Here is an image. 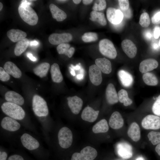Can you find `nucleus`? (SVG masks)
<instances>
[{"label": "nucleus", "instance_id": "50", "mask_svg": "<svg viewBox=\"0 0 160 160\" xmlns=\"http://www.w3.org/2000/svg\"><path fill=\"white\" fill-rule=\"evenodd\" d=\"M155 150L158 154L160 156V143L158 144L156 146Z\"/></svg>", "mask_w": 160, "mask_h": 160}, {"label": "nucleus", "instance_id": "44", "mask_svg": "<svg viewBox=\"0 0 160 160\" xmlns=\"http://www.w3.org/2000/svg\"><path fill=\"white\" fill-rule=\"evenodd\" d=\"M8 160H24V159L21 156L15 154L10 156Z\"/></svg>", "mask_w": 160, "mask_h": 160}, {"label": "nucleus", "instance_id": "57", "mask_svg": "<svg viewBox=\"0 0 160 160\" xmlns=\"http://www.w3.org/2000/svg\"><path fill=\"white\" fill-rule=\"evenodd\" d=\"M3 7V4H2L0 2V10L1 11L2 9V7Z\"/></svg>", "mask_w": 160, "mask_h": 160}, {"label": "nucleus", "instance_id": "47", "mask_svg": "<svg viewBox=\"0 0 160 160\" xmlns=\"http://www.w3.org/2000/svg\"><path fill=\"white\" fill-rule=\"evenodd\" d=\"M7 154L5 152H1L0 153V160H6Z\"/></svg>", "mask_w": 160, "mask_h": 160}, {"label": "nucleus", "instance_id": "2", "mask_svg": "<svg viewBox=\"0 0 160 160\" xmlns=\"http://www.w3.org/2000/svg\"><path fill=\"white\" fill-rule=\"evenodd\" d=\"M2 111L9 117L15 119L21 120L25 116V113L23 108L19 105L7 102L1 106Z\"/></svg>", "mask_w": 160, "mask_h": 160}, {"label": "nucleus", "instance_id": "35", "mask_svg": "<svg viewBox=\"0 0 160 160\" xmlns=\"http://www.w3.org/2000/svg\"><path fill=\"white\" fill-rule=\"evenodd\" d=\"M148 137L153 145L160 143V132L151 131L148 133Z\"/></svg>", "mask_w": 160, "mask_h": 160}, {"label": "nucleus", "instance_id": "25", "mask_svg": "<svg viewBox=\"0 0 160 160\" xmlns=\"http://www.w3.org/2000/svg\"><path fill=\"white\" fill-rule=\"evenodd\" d=\"M7 35L12 42H18L25 38L27 36L26 33L19 29H11L8 31Z\"/></svg>", "mask_w": 160, "mask_h": 160}, {"label": "nucleus", "instance_id": "8", "mask_svg": "<svg viewBox=\"0 0 160 160\" xmlns=\"http://www.w3.org/2000/svg\"><path fill=\"white\" fill-rule=\"evenodd\" d=\"M106 16L110 23L114 25H117L121 22L123 15L120 10L110 7L107 10Z\"/></svg>", "mask_w": 160, "mask_h": 160}, {"label": "nucleus", "instance_id": "39", "mask_svg": "<svg viewBox=\"0 0 160 160\" xmlns=\"http://www.w3.org/2000/svg\"><path fill=\"white\" fill-rule=\"evenodd\" d=\"M152 110L155 115L160 116V95L158 96L153 103L152 107Z\"/></svg>", "mask_w": 160, "mask_h": 160}, {"label": "nucleus", "instance_id": "54", "mask_svg": "<svg viewBox=\"0 0 160 160\" xmlns=\"http://www.w3.org/2000/svg\"><path fill=\"white\" fill-rule=\"evenodd\" d=\"M69 68L70 69V73L71 75L73 76H75L76 73L74 69L71 67H70Z\"/></svg>", "mask_w": 160, "mask_h": 160}, {"label": "nucleus", "instance_id": "6", "mask_svg": "<svg viewBox=\"0 0 160 160\" xmlns=\"http://www.w3.org/2000/svg\"><path fill=\"white\" fill-rule=\"evenodd\" d=\"M141 125L145 129H159L160 128V117L157 116L148 115L143 119Z\"/></svg>", "mask_w": 160, "mask_h": 160}, {"label": "nucleus", "instance_id": "33", "mask_svg": "<svg viewBox=\"0 0 160 160\" xmlns=\"http://www.w3.org/2000/svg\"><path fill=\"white\" fill-rule=\"evenodd\" d=\"M142 78L144 83L148 85L154 86L158 84L157 78L152 73L148 72L145 73L143 75Z\"/></svg>", "mask_w": 160, "mask_h": 160}, {"label": "nucleus", "instance_id": "48", "mask_svg": "<svg viewBox=\"0 0 160 160\" xmlns=\"http://www.w3.org/2000/svg\"><path fill=\"white\" fill-rule=\"evenodd\" d=\"M39 42L35 40L30 41L29 44L31 47H36L39 45Z\"/></svg>", "mask_w": 160, "mask_h": 160}, {"label": "nucleus", "instance_id": "41", "mask_svg": "<svg viewBox=\"0 0 160 160\" xmlns=\"http://www.w3.org/2000/svg\"><path fill=\"white\" fill-rule=\"evenodd\" d=\"M119 5L121 9L124 11L127 10L129 7V2L127 0H119Z\"/></svg>", "mask_w": 160, "mask_h": 160}, {"label": "nucleus", "instance_id": "14", "mask_svg": "<svg viewBox=\"0 0 160 160\" xmlns=\"http://www.w3.org/2000/svg\"><path fill=\"white\" fill-rule=\"evenodd\" d=\"M121 47L123 50L127 55L130 58H133L137 53V48L131 40L126 39L121 42Z\"/></svg>", "mask_w": 160, "mask_h": 160}, {"label": "nucleus", "instance_id": "10", "mask_svg": "<svg viewBox=\"0 0 160 160\" xmlns=\"http://www.w3.org/2000/svg\"><path fill=\"white\" fill-rule=\"evenodd\" d=\"M20 140L23 145L28 150H34L39 147L38 141L28 134H23L21 137Z\"/></svg>", "mask_w": 160, "mask_h": 160}, {"label": "nucleus", "instance_id": "26", "mask_svg": "<svg viewBox=\"0 0 160 160\" xmlns=\"http://www.w3.org/2000/svg\"><path fill=\"white\" fill-rule=\"evenodd\" d=\"M49 7L53 18L57 21H62L66 18V13L54 4H50Z\"/></svg>", "mask_w": 160, "mask_h": 160}, {"label": "nucleus", "instance_id": "59", "mask_svg": "<svg viewBox=\"0 0 160 160\" xmlns=\"http://www.w3.org/2000/svg\"><path fill=\"white\" fill-rule=\"evenodd\" d=\"M57 1L58 2H65L68 1L65 0H57Z\"/></svg>", "mask_w": 160, "mask_h": 160}, {"label": "nucleus", "instance_id": "5", "mask_svg": "<svg viewBox=\"0 0 160 160\" xmlns=\"http://www.w3.org/2000/svg\"><path fill=\"white\" fill-rule=\"evenodd\" d=\"M58 137L60 146L63 148H67L71 145L73 142V134L68 127H64L59 131Z\"/></svg>", "mask_w": 160, "mask_h": 160}, {"label": "nucleus", "instance_id": "15", "mask_svg": "<svg viewBox=\"0 0 160 160\" xmlns=\"http://www.w3.org/2000/svg\"><path fill=\"white\" fill-rule=\"evenodd\" d=\"M105 96L106 100L110 104H115L119 101L118 94L113 84L110 83L108 85L106 89Z\"/></svg>", "mask_w": 160, "mask_h": 160}, {"label": "nucleus", "instance_id": "23", "mask_svg": "<svg viewBox=\"0 0 160 160\" xmlns=\"http://www.w3.org/2000/svg\"><path fill=\"white\" fill-rule=\"evenodd\" d=\"M80 154L81 160H93L97 156V152L93 148L87 146L81 151Z\"/></svg>", "mask_w": 160, "mask_h": 160}, {"label": "nucleus", "instance_id": "32", "mask_svg": "<svg viewBox=\"0 0 160 160\" xmlns=\"http://www.w3.org/2000/svg\"><path fill=\"white\" fill-rule=\"evenodd\" d=\"M90 15L89 19L91 20L96 21L102 26L106 25L107 22L103 13L94 10L91 12Z\"/></svg>", "mask_w": 160, "mask_h": 160}, {"label": "nucleus", "instance_id": "27", "mask_svg": "<svg viewBox=\"0 0 160 160\" xmlns=\"http://www.w3.org/2000/svg\"><path fill=\"white\" fill-rule=\"evenodd\" d=\"M50 73L52 79L54 82L60 83L62 81L63 76L57 64L54 63L51 65Z\"/></svg>", "mask_w": 160, "mask_h": 160}, {"label": "nucleus", "instance_id": "36", "mask_svg": "<svg viewBox=\"0 0 160 160\" xmlns=\"http://www.w3.org/2000/svg\"><path fill=\"white\" fill-rule=\"evenodd\" d=\"M82 40L85 42L95 41L98 39L97 34L95 32H88L85 33L82 36Z\"/></svg>", "mask_w": 160, "mask_h": 160}, {"label": "nucleus", "instance_id": "55", "mask_svg": "<svg viewBox=\"0 0 160 160\" xmlns=\"http://www.w3.org/2000/svg\"><path fill=\"white\" fill-rule=\"evenodd\" d=\"M77 78L79 80L82 79L84 78V75L82 74H79L77 76Z\"/></svg>", "mask_w": 160, "mask_h": 160}, {"label": "nucleus", "instance_id": "29", "mask_svg": "<svg viewBox=\"0 0 160 160\" xmlns=\"http://www.w3.org/2000/svg\"><path fill=\"white\" fill-rule=\"evenodd\" d=\"M58 53L60 54H65L69 57H71L73 54L75 49L73 47H70L67 43H63L59 45L57 47Z\"/></svg>", "mask_w": 160, "mask_h": 160}, {"label": "nucleus", "instance_id": "30", "mask_svg": "<svg viewBox=\"0 0 160 160\" xmlns=\"http://www.w3.org/2000/svg\"><path fill=\"white\" fill-rule=\"evenodd\" d=\"M29 43L28 40L25 38L17 42L14 49L15 55L19 56L21 55L27 48Z\"/></svg>", "mask_w": 160, "mask_h": 160}, {"label": "nucleus", "instance_id": "38", "mask_svg": "<svg viewBox=\"0 0 160 160\" xmlns=\"http://www.w3.org/2000/svg\"><path fill=\"white\" fill-rule=\"evenodd\" d=\"M106 6V3L105 0H97L94 4L92 9L95 11H101L105 9Z\"/></svg>", "mask_w": 160, "mask_h": 160}, {"label": "nucleus", "instance_id": "4", "mask_svg": "<svg viewBox=\"0 0 160 160\" xmlns=\"http://www.w3.org/2000/svg\"><path fill=\"white\" fill-rule=\"evenodd\" d=\"M99 50L104 56L111 59H115L117 52L113 43L107 39L101 40L99 44Z\"/></svg>", "mask_w": 160, "mask_h": 160}, {"label": "nucleus", "instance_id": "18", "mask_svg": "<svg viewBox=\"0 0 160 160\" xmlns=\"http://www.w3.org/2000/svg\"><path fill=\"white\" fill-rule=\"evenodd\" d=\"M99 112V111H95L92 108L87 106L83 110L81 114V118L84 121L92 122L97 119Z\"/></svg>", "mask_w": 160, "mask_h": 160}, {"label": "nucleus", "instance_id": "28", "mask_svg": "<svg viewBox=\"0 0 160 160\" xmlns=\"http://www.w3.org/2000/svg\"><path fill=\"white\" fill-rule=\"evenodd\" d=\"M50 64L49 63H43L33 69V73L36 76L42 78L47 76Z\"/></svg>", "mask_w": 160, "mask_h": 160}, {"label": "nucleus", "instance_id": "45", "mask_svg": "<svg viewBox=\"0 0 160 160\" xmlns=\"http://www.w3.org/2000/svg\"><path fill=\"white\" fill-rule=\"evenodd\" d=\"M145 37L147 40H151L152 38V33L149 30H146L144 33Z\"/></svg>", "mask_w": 160, "mask_h": 160}, {"label": "nucleus", "instance_id": "42", "mask_svg": "<svg viewBox=\"0 0 160 160\" xmlns=\"http://www.w3.org/2000/svg\"><path fill=\"white\" fill-rule=\"evenodd\" d=\"M153 23L155 24H160V11L155 13L151 18Z\"/></svg>", "mask_w": 160, "mask_h": 160}, {"label": "nucleus", "instance_id": "40", "mask_svg": "<svg viewBox=\"0 0 160 160\" xmlns=\"http://www.w3.org/2000/svg\"><path fill=\"white\" fill-rule=\"evenodd\" d=\"M10 79V75L7 72L4 68L0 67V79L2 81H7Z\"/></svg>", "mask_w": 160, "mask_h": 160}, {"label": "nucleus", "instance_id": "52", "mask_svg": "<svg viewBox=\"0 0 160 160\" xmlns=\"http://www.w3.org/2000/svg\"><path fill=\"white\" fill-rule=\"evenodd\" d=\"M80 65V63H79V64L75 66H74L73 65H71V67L74 70H79L81 69V66Z\"/></svg>", "mask_w": 160, "mask_h": 160}, {"label": "nucleus", "instance_id": "19", "mask_svg": "<svg viewBox=\"0 0 160 160\" xmlns=\"http://www.w3.org/2000/svg\"><path fill=\"white\" fill-rule=\"evenodd\" d=\"M5 100L8 102L22 105L24 103L23 97L19 94L13 91L7 92L5 95Z\"/></svg>", "mask_w": 160, "mask_h": 160}, {"label": "nucleus", "instance_id": "31", "mask_svg": "<svg viewBox=\"0 0 160 160\" xmlns=\"http://www.w3.org/2000/svg\"><path fill=\"white\" fill-rule=\"evenodd\" d=\"M109 129L108 125L106 120L102 119L96 124L93 127L92 130L95 133H104Z\"/></svg>", "mask_w": 160, "mask_h": 160}, {"label": "nucleus", "instance_id": "24", "mask_svg": "<svg viewBox=\"0 0 160 160\" xmlns=\"http://www.w3.org/2000/svg\"><path fill=\"white\" fill-rule=\"evenodd\" d=\"M128 136L133 141L137 142L140 138V131L139 125L135 122H133L130 125L127 131Z\"/></svg>", "mask_w": 160, "mask_h": 160}, {"label": "nucleus", "instance_id": "7", "mask_svg": "<svg viewBox=\"0 0 160 160\" xmlns=\"http://www.w3.org/2000/svg\"><path fill=\"white\" fill-rule=\"evenodd\" d=\"M72 39L71 34L69 33H53L49 36V42L53 45H59L71 41Z\"/></svg>", "mask_w": 160, "mask_h": 160}, {"label": "nucleus", "instance_id": "21", "mask_svg": "<svg viewBox=\"0 0 160 160\" xmlns=\"http://www.w3.org/2000/svg\"><path fill=\"white\" fill-rule=\"evenodd\" d=\"M96 65L103 73L108 74L112 71L111 64V62L105 58H98L95 60Z\"/></svg>", "mask_w": 160, "mask_h": 160}, {"label": "nucleus", "instance_id": "37", "mask_svg": "<svg viewBox=\"0 0 160 160\" xmlns=\"http://www.w3.org/2000/svg\"><path fill=\"white\" fill-rule=\"evenodd\" d=\"M139 23L143 27L146 28L149 26L150 23V20L149 15L147 13L143 12L141 14Z\"/></svg>", "mask_w": 160, "mask_h": 160}, {"label": "nucleus", "instance_id": "60", "mask_svg": "<svg viewBox=\"0 0 160 160\" xmlns=\"http://www.w3.org/2000/svg\"><path fill=\"white\" fill-rule=\"evenodd\" d=\"M159 47H160V39L159 40Z\"/></svg>", "mask_w": 160, "mask_h": 160}, {"label": "nucleus", "instance_id": "9", "mask_svg": "<svg viewBox=\"0 0 160 160\" xmlns=\"http://www.w3.org/2000/svg\"><path fill=\"white\" fill-rule=\"evenodd\" d=\"M89 74L90 81L93 84L98 86L101 84L102 81L101 71L96 65L89 66Z\"/></svg>", "mask_w": 160, "mask_h": 160}, {"label": "nucleus", "instance_id": "49", "mask_svg": "<svg viewBox=\"0 0 160 160\" xmlns=\"http://www.w3.org/2000/svg\"><path fill=\"white\" fill-rule=\"evenodd\" d=\"M27 56L29 59L33 61H35L36 60V58L33 56L32 54L30 53H27Z\"/></svg>", "mask_w": 160, "mask_h": 160}, {"label": "nucleus", "instance_id": "13", "mask_svg": "<svg viewBox=\"0 0 160 160\" xmlns=\"http://www.w3.org/2000/svg\"><path fill=\"white\" fill-rule=\"evenodd\" d=\"M117 152L119 156L124 159L131 158L133 155L132 146L125 142L121 143L117 146Z\"/></svg>", "mask_w": 160, "mask_h": 160}, {"label": "nucleus", "instance_id": "12", "mask_svg": "<svg viewBox=\"0 0 160 160\" xmlns=\"http://www.w3.org/2000/svg\"><path fill=\"white\" fill-rule=\"evenodd\" d=\"M1 127L4 129L10 131H15L20 127V124L15 119L10 117H4L1 122Z\"/></svg>", "mask_w": 160, "mask_h": 160}, {"label": "nucleus", "instance_id": "58", "mask_svg": "<svg viewBox=\"0 0 160 160\" xmlns=\"http://www.w3.org/2000/svg\"><path fill=\"white\" fill-rule=\"evenodd\" d=\"M136 160H144L143 158L142 157H139L137 158Z\"/></svg>", "mask_w": 160, "mask_h": 160}, {"label": "nucleus", "instance_id": "51", "mask_svg": "<svg viewBox=\"0 0 160 160\" xmlns=\"http://www.w3.org/2000/svg\"><path fill=\"white\" fill-rule=\"evenodd\" d=\"M159 45L157 43H154L152 44V47L153 49L154 50H157L159 48Z\"/></svg>", "mask_w": 160, "mask_h": 160}, {"label": "nucleus", "instance_id": "3", "mask_svg": "<svg viewBox=\"0 0 160 160\" xmlns=\"http://www.w3.org/2000/svg\"><path fill=\"white\" fill-rule=\"evenodd\" d=\"M32 108L35 114L39 117L47 116L49 113L45 100L40 96L35 95L32 99Z\"/></svg>", "mask_w": 160, "mask_h": 160}, {"label": "nucleus", "instance_id": "53", "mask_svg": "<svg viewBox=\"0 0 160 160\" xmlns=\"http://www.w3.org/2000/svg\"><path fill=\"white\" fill-rule=\"evenodd\" d=\"M93 0H82V2L85 5H88L91 3L92 1Z\"/></svg>", "mask_w": 160, "mask_h": 160}, {"label": "nucleus", "instance_id": "43", "mask_svg": "<svg viewBox=\"0 0 160 160\" xmlns=\"http://www.w3.org/2000/svg\"><path fill=\"white\" fill-rule=\"evenodd\" d=\"M153 35L155 39H158L160 36V27L156 26L154 29Z\"/></svg>", "mask_w": 160, "mask_h": 160}, {"label": "nucleus", "instance_id": "34", "mask_svg": "<svg viewBox=\"0 0 160 160\" xmlns=\"http://www.w3.org/2000/svg\"><path fill=\"white\" fill-rule=\"evenodd\" d=\"M119 101L123 103L124 105L127 106L131 105L132 103V100L129 97L127 92L124 89H121L118 93Z\"/></svg>", "mask_w": 160, "mask_h": 160}, {"label": "nucleus", "instance_id": "46", "mask_svg": "<svg viewBox=\"0 0 160 160\" xmlns=\"http://www.w3.org/2000/svg\"><path fill=\"white\" fill-rule=\"evenodd\" d=\"M71 160H81L80 153H74L72 156Z\"/></svg>", "mask_w": 160, "mask_h": 160}, {"label": "nucleus", "instance_id": "22", "mask_svg": "<svg viewBox=\"0 0 160 160\" xmlns=\"http://www.w3.org/2000/svg\"><path fill=\"white\" fill-rule=\"evenodd\" d=\"M118 76L121 84L124 87H129L132 85L133 78L132 76L128 72L121 70L119 71Z\"/></svg>", "mask_w": 160, "mask_h": 160}, {"label": "nucleus", "instance_id": "11", "mask_svg": "<svg viewBox=\"0 0 160 160\" xmlns=\"http://www.w3.org/2000/svg\"><path fill=\"white\" fill-rule=\"evenodd\" d=\"M68 104L72 112L78 114L81 109L83 102L82 100L77 96L67 98Z\"/></svg>", "mask_w": 160, "mask_h": 160}, {"label": "nucleus", "instance_id": "20", "mask_svg": "<svg viewBox=\"0 0 160 160\" xmlns=\"http://www.w3.org/2000/svg\"><path fill=\"white\" fill-rule=\"evenodd\" d=\"M4 68L9 75L15 78H19L22 76L20 69L13 62L9 61L4 64Z\"/></svg>", "mask_w": 160, "mask_h": 160}, {"label": "nucleus", "instance_id": "56", "mask_svg": "<svg viewBox=\"0 0 160 160\" xmlns=\"http://www.w3.org/2000/svg\"><path fill=\"white\" fill-rule=\"evenodd\" d=\"M73 2L76 4H78L81 2V0H73Z\"/></svg>", "mask_w": 160, "mask_h": 160}, {"label": "nucleus", "instance_id": "16", "mask_svg": "<svg viewBox=\"0 0 160 160\" xmlns=\"http://www.w3.org/2000/svg\"><path fill=\"white\" fill-rule=\"evenodd\" d=\"M158 65L157 60L153 59H146L142 61L140 63L139 69L142 73H146L156 68Z\"/></svg>", "mask_w": 160, "mask_h": 160}, {"label": "nucleus", "instance_id": "17", "mask_svg": "<svg viewBox=\"0 0 160 160\" xmlns=\"http://www.w3.org/2000/svg\"><path fill=\"white\" fill-rule=\"evenodd\" d=\"M124 123L123 119L118 112L116 111L111 114L109 121L110 126L114 129H118L121 128Z\"/></svg>", "mask_w": 160, "mask_h": 160}, {"label": "nucleus", "instance_id": "1", "mask_svg": "<svg viewBox=\"0 0 160 160\" xmlns=\"http://www.w3.org/2000/svg\"><path fill=\"white\" fill-rule=\"evenodd\" d=\"M18 12L22 19L28 24L34 25L37 23V15L29 5L21 3L18 7Z\"/></svg>", "mask_w": 160, "mask_h": 160}]
</instances>
